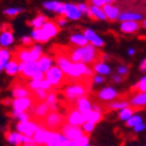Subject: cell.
<instances>
[{"label":"cell","instance_id":"603a6c76","mask_svg":"<svg viewBox=\"0 0 146 146\" xmlns=\"http://www.w3.org/2000/svg\"><path fill=\"white\" fill-rule=\"evenodd\" d=\"M38 64H39L40 70L43 72V74H46V72L53 67V60L48 55H42V57L38 61Z\"/></svg>","mask_w":146,"mask_h":146},{"label":"cell","instance_id":"ac0fdd59","mask_svg":"<svg viewBox=\"0 0 146 146\" xmlns=\"http://www.w3.org/2000/svg\"><path fill=\"white\" fill-rule=\"evenodd\" d=\"M97 96H98V98H100L101 101L106 102V101H111V100L117 98V97H118V92H117L113 88L108 87V88L102 89V90L98 92V95H97Z\"/></svg>","mask_w":146,"mask_h":146},{"label":"cell","instance_id":"6da1fadb","mask_svg":"<svg viewBox=\"0 0 146 146\" xmlns=\"http://www.w3.org/2000/svg\"><path fill=\"white\" fill-rule=\"evenodd\" d=\"M67 55L72 63H94L97 64L102 62L103 53L98 52L96 47L87 44L86 47H75V48H66Z\"/></svg>","mask_w":146,"mask_h":146},{"label":"cell","instance_id":"4316f807","mask_svg":"<svg viewBox=\"0 0 146 146\" xmlns=\"http://www.w3.org/2000/svg\"><path fill=\"white\" fill-rule=\"evenodd\" d=\"M13 41H14L13 32H1V34H0V46L7 47L13 43Z\"/></svg>","mask_w":146,"mask_h":146},{"label":"cell","instance_id":"ab89813d","mask_svg":"<svg viewBox=\"0 0 146 146\" xmlns=\"http://www.w3.org/2000/svg\"><path fill=\"white\" fill-rule=\"evenodd\" d=\"M60 5H61V3H58V1H46V3H43V7L46 9L54 11V12H56V9L60 7Z\"/></svg>","mask_w":146,"mask_h":146},{"label":"cell","instance_id":"60d3db41","mask_svg":"<svg viewBox=\"0 0 146 146\" xmlns=\"http://www.w3.org/2000/svg\"><path fill=\"white\" fill-rule=\"evenodd\" d=\"M95 129V124L94 123H90V121H86L83 125H82V131L84 132V135H89Z\"/></svg>","mask_w":146,"mask_h":146},{"label":"cell","instance_id":"30bf717a","mask_svg":"<svg viewBox=\"0 0 146 146\" xmlns=\"http://www.w3.org/2000/svg\"><path fill=\"white\" fill-rule=\"evenodd\" d=\"M53 132L54 131H49V130H47L46 127H43L42 125H39V129H38V131L35 132L33 139H34L35 144H38L40 146H46L48 143H50Z\"/></svg>","mask_w":146,"mask_h":146},{"label":"cell","instance_id":"8992f818","mask_svg":"<svg viewBox=\"0 0 146 146\" xmlns=\"http://www.w3.org/2000/svg\"><path fill=\"white\" fill-rule=\"evenodd\" d=\"M17 131L21 135L33 138L35 132L39 129V123L36 120H27V121H18L17 125Z\"/></svg>","mask_w":146,"mask_h":146},{"label":"cell","instance_id":"f1b7e54d","mask_svg":"<svg viewBox=\"0 0 146 146\" xmlns=\"http://www.w3.org/2000/svg\"><path fill=\"white\" fill-rule=\"evenodd\" d=\"M5 70H6V72H7V75H9V76L17 75L18 72H19V62H18L15 58L11 60L9 62L6 64Z\"/></svg>","mask_w":146,"mask_h":146},{"label":"cell","instance_id":"8fae6325","mask_svg":"<svg viewBox=\"0 0 146 146\" xmlns=\"http://www.w3.org/2000/svg\"><path fill=\"white\" fill-rule=\"evenodd\" d=\"M49 112H50V108L44 102H36L35 105L33 106V109L31 110V113H33L36 121L42 120Z\"/></svg>","mask_w":146,"mask_h":146},{"label":"cell","instance_id":"681fc988","mask_svg":"<svg viewBox=\"0 0 146 146\" xmlns=\"http://www.w3.org/2000/svg\"><path fill=\"white\" fill-rule=\"evenodd\" d=\"M133 129H135V131H136V132L144 131V130H146V124H139V125H137L136 127H133Z\"/></svg>","mask_w":146,"mask_h":146},{"label":"cell","instance_id":"f907efd6","mask_svg":"<svg viewBox=\"0 0 146 146\" xmlns=\"http://www.w3.org/2000/svg\"><path fill=\"white\" fill-rule=\"evenodd\" d=\"M139 69L141 70V71H146V58L143 61V62L140 63V67H139Z\"/></svg>","mask_w":146,"mask_h":146},{"label":"cell","instance_id":"d6a6232c","mask_svg":"<svg viewBox=\"0 0 146 146\" xmlns=\"http://www.w3.org/2000/svg\"><path fill=\"white\" fill-rule=\"evenodd\" d=\"M103 119V113L102 112H96V111H91L90 113H88L86 116V120L87 121H90V123H94L95 125L97 123H100V121Z\"/></svg>","mask_w":146,"mask_h":146},{"label":"cell","instance_id":"484cf974","mask_svg":"<svg viewBox=\"0 0 146 146\" xmlns=\"http://www.w3.org/2000/svg\"><path fill=\"white\" fill-rule=\"evenodd\" d=\"M44 103L50 108V111H57V96L56 92H54V90H52L48 94Z\"/></svg>","mask_w":146,"mask_h":146},{"label":"cell","instance_id":"ba28073f","mask_svg":"<svg viewBox=\"0 0 146 146\" xmlns=\"http://www.w3.org/2000/svg\"><path fill=\"white\" fill-rule=\"evenodd\" d=\"M5 139L12 144V145H15V146H20L23 144H35L33 138L26 137L21 135L19 132H12V131H7L5 132Z\"/></svg>","mask_w":146,"mask_h":146},{"label":"cell","instance_id":"6f0895ef","mask_svg":"<svg viewBox=\"0 0 146 146\" xmlns=\"http://www.w3.org/2000/svg\"><path fill=\"white\" fill-rule=\"evenodd\" d=\"M0 50H1V48H0Z\"/></svg>","mask_w":146,"mask_h":146},{"label":"cell","instance_id":"277c9868","mask_svg":"<svg viewBox=\"0 0 146 146\" xmlns=\"http://www.w3.org/2000/svg\"><path fill=\"white\" fill-rule=\"evenodd\" d=\"M44 78L52 84V87H61L64 82H70L67 76L63 74V71L61 70L57 66L56 67H52L49 70H48L44 74Z\"/></svg>","mask_w":146,"mask_h":146},{"label":"cell","instance_id":"d590c367","mask_svg":"<svg viewBox=\"0 0 146 146\" xmlns=\"http://www.w3.org/2000/svg\"><path fill=\"white\" fill-rule=\"evenodd\" d=\"M11 117L18 119L19 121H27L31 118V113H28V112H15V111H12Z\"/></svg>","mask_w":146,"mask_h":146},{"label":"cell","instance_id":"7bdbcfd3","mask_svg":"<svg viewBox=\"0 0 146 146\" xmlns=\"http://www.w3.org/2000/svg\"><path fill=\"white\" fill-rule=\"evenodd\" d=\"M77 7H78V9H80V12L82 14L88 15V13H89V5L88 4H78Z\"/></svg>","mask_w":146,"mask_h":146},{"label":"cell","instance_id":"7a4b0ae2","mask_svg":"<svg viewBox=\"0 0 146 146\" xmlns=\"http://www.w3.org/2000/svg\"><path fill=\"white\" fill-rule=\"evenodd\" d=\"M91 82H92V78H82L80 81L71 82V84H69L63 90V96L66 101L70 105H75L72 103H76L77 100L87 96L90 92Z\"/></svg>","mask_w":146,"mask_h":146},{"label":"cell","instance_id":"52a82bcc","mask_svg":"<svg viewBox=\"0 0 146 146\" xmlns=\"http://www.w3.org/2000/svg\"><path fill=\"white\" fill-rule=\"evenodd\" d=\"M86 117L84 115H82L75 106H72L70 109H68V113L66 116V123L71 125V126H76L80 127L86 123Z\"/></svg>","mask_w":146,"mask_h":146},{"label":"cell","instance_id":"7dc6e473","mask_svg":"<svg viewBox=\"0 0 146 146\" xmlns=\"http://www.w3.org/2000/svg\"><path fill=\"white\" fill-rule=\"evenodd\" d=\"M92 82H94V83H96V84H98V83L104 82V78H103L101 75H95V76H94V78H92Z\"/></svg>","mask_w":146,"mask_h":146},{"label":"cell","instance_id":"816d5d0a","mask_svg":"<svg viewBox=\"0 0 146 146\" xmlns=\"http://www.w3.org/2000/svg\"><path fill=\"white\" fill-rule=\"evenodd\" d=\"M121 80H123V78H121L120 76H118V75H116V76H113V81H115V82H117V83H119V82H121Z\"/></svg>","mask_w":146,"mask_h":146},{"label":"cell","instance_id":"7c38bea8","mask_svg":"<svg viewBox=\"0 0 146 146\" xmlns=\"http://www.w3.org/2000/svg\"><path fill=\"white\" fill-rule=\"evenodd\" d=\"M75 108L77 109V110L82 115H84V117H86L88 113H90L92 111V103L90 102L88 96H84V97H82V98H80V100L76 101Z\"/></svg>","mask_w":146,"mask_h":146},{"label":"cell","instance_id":"9c48e42d","mask_svg":"<svg viewBox=\"0 0 146 146\" xmlns=\"http://www.w3.org/2000/svg\"><path fill=\"white\" fill-rule=\"evenodd\" d=\"M61 133L69 140V141H74V140H77L78 138H81L84 132L82 131V129L80 127H76V126H71L67 123H64L61 127Z\"/></svg>","mask_w":146,"mask_h":146},{"label":"cell","instance_id":"44dd1931","mask_svg":"<svg viewBox=\"0 0 146 146\" xmlns=\"http://www.w3.org/2000/svg\"><path fill=\"white\" fill-rule=\"evenodd\" d=\"M69 41H70V43H72L75 47H86L87 44H88V40H87V38L84 36L83 34H81V33H76V34H72L71 36H70V39H69Z\"/></svg>","mask_w":146,"mask_h":146},{"label":"cell","instance_id":"f546056e","mask_svg":"<svg viewBox=\"0 0 146 146\" xmlns=\"http://www.w3.org/2000/svg\"><path fill=\"white\" fill-rule=\"evenodd\" d=\"M94 71L97 72V75H108L111 72V69L106 63L104 62H100L94 66Z\"/></svg>","mask_w":146,"mask_h":146},{"label":"cell","instance_id":"c3c4849f","mask_svg":"<svg viewBox=\"0 0 146 146\" xmlns=\"http://www.w3.org/2000/svg\"><path fill=\"white\" fill-rule=\"evenodd\" d=\"M117 71H118V74H119V75H126V74H127V71H129V69H127L126 67H118Z\"/></svg>","mask_w":146,"mask_h":146},{"label":"cell","instance_id":"b9f144b4","mask_svg":"<svg viewBox=\"0 0 146 146\" xmlns=\"http://www.w3.org/2000/svg\"><path fill=\"white\" fill-rule=\"evenodd\" d=\"M111 3H112V1H108V0H94V1H91V5L101 8V7H104L105 5L111 4Z\"/></svg>","mask_w":146,"mask_h":146},{"label":"cell","instance_id":"ffe728a7","mask_svg":"<svg viewBox=\"0 0 146 146\" xmlns=\"http://www.w3.org/2000/svg\"><path fill=\"white\" fill-rule=\"evenodd\" d=\"M103 12L106 17V19L111 20V21H115L116 19H118V17L120 15V12H119V8L117 6H112L111 4H108L103 7Z\"/></svg>","mask_w":146,"mask_h":146},{"label":"cell","instance_id":"bcb514c9","mask_svg":"<svg viewBox=\"0 0 146 146\" xmlns=\"http://www.w3.org/2000/svg\"><path fill=\"white\" fill-rule=\"evenodd\" d=\"M1 31L3 32H13L12 26L9 25V23H3V25H1Z\"/></svg>","mask_w":146,"mask_h":146},{"label":"cell","instance_id":"9a60e30c","mask_svg":"<svg viewBox=\"0 0 146 146\" xmlns=\"http://www.w3.org/2000/svg\"><path fill=\"white\" fill-rule=\"evenodd\" d=\"M33 96V92L28 89L27 86H22V84H15L12 89V97L15 100L18 98H26V97Z\"/></svg>","mask_w":146,"mask_h":146},{"label":"cell","instance_id":"5bb4252c","mask_svg":"<svg viewBox=\"0 0 146 146\" xmlns=\"http://www.w3.org/2000/svg\"><path fill=\"white\" fill-rule=\"evenodd\" d=\"M82 13L80 12L77 5L74 4H64V12H63V15L67 19L70 20H78L81 18Z\"/></svg>","mask_w":146,"mask_h":146},{"label":"cell","instance_id":"11a10c76","mask_svg":"<svg viewBox=\"0 0 146 146\" xmlns=\"http://www.w3.org/2000/svg\"><path fill=\"white\" fill-rule=\"evenodd\" d=\"M133 53H135V49H129V54L130 55H133Z\"/></svg>","mask_w":146,"mask_h":146},{"label":"cell","instance_id":"e575fe53","mask_svg":"<svg viewBox=\"0 0 146 146\" xmlns=\"http://www.w3.org/2000/svg\"><path fill=\"white\" fill-rule=\"evenodd\" d=\"M131 91H138V92H146V76H144L136 86L131 88Z\"/></svg>","mask_w":146,"mask_h":146},{"label":"cell","instance_id":"d6986e66","mask_svg":"<svg viewBox=\"0 0 146 146\" xmlns=\"http://www.w3.org/2000/svg\"><path fill=\"white\" fill-rule=\"evenodd\" d=\"M140 27H141V23H139L137 21H126V22L120 23V31L123 33H126V34L136 33L139 31Z\"/></svg>","mask_w":146,"mask_h":146},{"label":"cell","instance_id":"cb8c5ba5","mask_svg":"<svg viewBox=\"0 0 146 146\" xmlns=\"http://www.w3.org/2000/svg\"><path fill=\"white\" fill-rule=\"evenodd\" d=\"M143 15L139 13H133V12H124V13H120V15L118 17V20H120L121 22H126V21H137L141 20Z\"/></svg>","mask_w":146,"mask_h":146},{"label":"cell","instance_id":"3957f363","mask_svg":"<svg viewBox=\"0 0 146 146\" xmlns=\"http://www.w3.org/2000/svg\"><path fill=\"white\" fill-rule=\"evenodd\" d=\"M38 123L39 125H42L49 131L58 132L57 130H61L62 125L66 123V117L57 111H50L42 120L38 121Z\"/></svg>","mask_w":146,"mask_h":146},{"label":"cell","instance_id":"f6af8a7d","mask_svg":"<svg viewBox=\"0 0 146 146\" xmlns=\"http://www.w3.org/2000/svg\"><path fill=\"white\" fill-rule=\"evenodd\" d=\"M32 41H33V39L31 38V36H22L21 38V42H22V44H25V46H31Z\"/></svg>","mask_w":146,"mask_h":146},{"label":"cell","instance_id":"db71d44e","mask_svg":"<svg viewBox=\"0 0 146 146\" xmlns=\"http://www.w3.org/2000/svg\"><path fill=\"white\" fill-rule=\"evenodd\" d=\"M141 27H144V28H146V19L141 22Z\"/></svg>","mask_w":146,"mask_h":146},{"label":"cell","instance_id":"83f0119b","mask_svg":"<svg viewBox=\"0 0 146 146\" xmlns=\"http://www.w3.org/2000/svg\"><path fill=\"white\" fill-rule=\"evenodd\" d=\"M32 39L39 43H44V42H48L50 40L42 29H34L32 32Z\"/></svg>","mask_w":146,"mask_h":146},{"label":"cell","instance_id":"d4e9b609","mask_svg":"<svg viewBox=\"0 0 146 146\" xmlns=\"http://www.w3.org/2000/svg\"><path fill=\"white\" fill-rule=\"evenodd\" d=\"M47 22H48L47 17L43 15V14H39V15H36L32 21H29L28 23L34 27V29H41Z\"/></svg>","mask_w":146,"mask_h":146},{"label":"cell","instance_id":"f35d334b","mask_svg":"<svg viewBox=\"0 0 146 146\" xmlns=\"http://www.w3.org/2000/svg\"><path fill=\"white\" fill-rule=\"evenodd\" d=\"M21 12H22V8H19V7H11V8H7V9L4 11V14L7 15V17H9V18H13V17H15L17 14L21 13Z\"/></svg>","mask_w":146,"mask_h":146},{"label":"cell","instance_id":"836d02e7","mask_svg":"<svg viewBox=\"0 0 146 146\" xmlns=\"http://www.w3.org/2000/svg\"><path fill=\"white\" fill-rule=\"evenodd\" d=\"M9 57H11V52L1 48V50H0V66L6 67V64L9 62Z\"/></svg>","mask_w":146,"mask_h":146},{"label":"cell","instance_id":"2e32d148","mask_svg":"<svg viewBox=\"0 0 146 146\" xmlns=\"http://www.w3.org/2000/svg\"><path fill=\"white\" fill-rule=\"evenodd\" d=\"M83 35L87 38L88 42L91 43V46L94 47H102L104 44V41L103 39H101L98 35H97L92 29H89V28H86L83 31Z\"/></svg>","mask_w":146,"mask_h":146},{"label":"cell","instance_id":"7402d4cb","mask_svg":"<svg viewBox=\"0 0 146 146\" xmlns=\"http://www.w3.org/2000/svg\"><path fill=\"white\" fill-rule=\"evenodd\" d=\"M88 15L94 20H106V17H105L104 12H103V8L96 7V6H92V5L89 6Z\"/></svg>","mask_w":146,"mask_h":146},{"label":"cell","instance_id":"8d00e7d4","mask_svg":"<svg viewBox=\"0 0 146 146\" xmlns=\"http://www.w3.org/2000/svg\"><path fill=\"white\" fill-rule=\"evenodd\" d=\"M139 124H143V118L140 117V116H133V117H131L127 121H126V126H129V127H136L137 125H139Z\"/></svg>","mask_w":146,"mask_h":146},{"label":"cell","instance_id":"4fadbf2b","mask_svg":"<svg viewBox=\"0 0 146 146\" xmlns=\"http://www.w3.org/2000/svg\"><path fill=\"white\" fill-rule=\"evenodd\" d=\"M130 105L136 111L146 108V92H138L130 100Z\"/></svg>","mask_w":146,"mask_h":146},{"label":"cell","instance_id":"ee69618b","mask_svg":"<svg viewBox=\"0 0 146 146\" xmlns=\"http://www.w3.org/2000/svg\"><path fill=\"white\" fill-rule=\"evenodd\" d=\"M67 20H68L67 18H64V17H62V15H60V17L55 20V22L61 27V26H64V25H66V23H67Z\"/></svg>","mask_w":146,"mask_h":146},{"label":"cell","instance_id":"1f68e13d","mask_svg":"<svg viewBox=\"0 0 146 146\" xmlns=\"http://www.w3.org/2000/svg\"><path fill=\"white\" fill-rule=\"evenodd\" d=\"M136 112V110L133 108H131V106H129V108H125V109H123V110H120L119 111V113H118V117H119V119H121V120H129L131 117H133V113Z\"/></svg>","mask_w":146,"mask_h":146},{"label":"cell","instance_id":"5b68a950","mask_svg":"<svg viewBox=\"0 0 146 146\" xmlns=\"http://www.w3.org/2000/svg\"><path fill=\"white\" fill-rule=\"evenodd\" d=\"M36 102L38 101L34 98V96H31V97H26V98L14 100L11 105H12L13 111H15V112H27L28 110L29 111L32 110Z\"/></svg>","mask_w":146,"mask_h":146},{"label":"cell","instance_id":"e0dca14e","mask_svg":"<svg viewBox=\"0 0 146 146\" xmlns=\"http://www.w3.org/2000/svg\"><path fill=\"white\" fill-rule=\"evenodd\" d=\"M41 29L46 33V35H47L49 39L54 38V36H56V35L60 33V26L57 25L55 21H48Z\"/></svg>","mask_w":146,"mask_h":146},{"label":"cell","instance_id":"74e56055","mask_svg":"<svg viewBox=\"0 0 146 146\" xmlns=\"http://www.w3.org/2000/svg\"><path fill=\"white\" fill-rule=\"evenodd\" d=\"M48 94H49L48 91L42 90V89H39V90H36V91L33 92V96H34V98L38 101V102H42V101H46Z\"/></svg>","mask_w":146,"mask_h":146},{"label":"cell","instance_id":"4dcf8cb0","mask_svg":"<svg viewBox=\"0 0 146 146\" xmlns=\"http://www.w3.org/2000/svg\"><path fill=\"white\" fill-rule=\"evenodd\" d=\"M130 105V102H127L126 100H120V101H116V102H112L108 105V108L110 110H123L125 108H129Z\"/></svg>","mask_w":146,"mask_h":146},{"label":"cell","instance_id":"9f6ffc18","mask_svg":"<svg viewBox=\"0 0 146 146\" xmlns=\"http://www.w3.org/2000/svg\"><path fill=\"white\" fill-rule=\"evenodd\" d=\"M4 68H5V67H3V66H0V71H1V70H4Z\"/></svg>","mask_w":146,"mask_h":146},{"label":"cell","instance_id":"f5cc1de1","mask_svg":"<svg viewBox=\"0 0 146 146\" xmlns=\"http://www.w3.org/2000/svg\"><path fill=\"white\" fill-rule=\"evenodd\" d=\"M20 146H40V145H38V144H23Z\"/></svg>","mask_w":146,"mask_h":146}]
</instances>
